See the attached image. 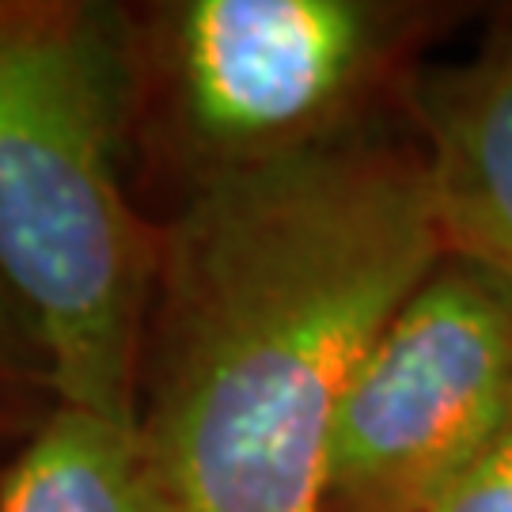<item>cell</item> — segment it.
<instances>
[{
	"label": "cell",
	"mask_w": 512,
	"mask_h": 512,
	"mask_svg": "<svg viewBox=\"0 0 512 512\" xmlns=\"http://www.w3.org/2000/svg\"><path fill=\"white\" fill-rule=\"evenodd\" d=\"M0 512H183L137 425L57 406L0 475Z\"/></svg>",
	"instance_id": "6"
},
{
	"label": "cell",
	"mask_w": 512,
	"mask_h": 512,
	"mask_svg": "<svg viewBox=\"0 0 512 512\" xmlns=\"http://www.w3.org/2000/svg\"><path fill=\"white\" fill-rule=\"evenodd\" d=\"M406 118L425 156L444 255L512 289V0L490 8L471 54L421 69Z\"/></svg>",
	"instance_id": "5"
},
{
	"label": "cell",
	"mask_w": 512,
	"mask_h": 512,
	"mask_svg": "<svg viewBox=\"0 0 512 512\" xmlns=\"http://www.w3.org/2000/svg\"><path fill=\"white\" fill-rule=\"evenodd\" d=\"M35 342V334H31V323H27V315L19 311L16 296L8 293V285L0 281V395L8 391V387L19 380V372L27 365V357H23V342ZM38 349V342H35ZM42 353V349H38ZM23 384V380H19Z\"/></svg>",
	"instance_id": "8"
},
{
	"label": "cell",
	"mask_w": 512,
	"mask_h": 512,
	"mask_svg": "<svg viewBox=\"0 0 512 512\" xmlns=\"http://www.w3.org/2000/svg\"><path fill=\"white\" fill-rule=\"evenodd\" d=\"M433 512H512V425Z\"/></svg>",
	"instance_id": "7"
},
{
	"label": "cell",
	"mask_w": 512,
	"mask_h": 512,
	"mask_svg": "<svg viewBox=\"0 0 512 512\" xmlns=\"http://www.w3.org/2000/svg\"><path fill=\"white\" fill-rule=\"evenodd\" d=\"M440 255L410 126L183 198L137 391V433L179 509L319 512L338 403Z\"/></svg>",
	"instance_id": "1"
},
{
	"label": "cell",
	"mask_w": 512,
	"mask_h": 512,
	"mask_svg": "<svg viewBox=\"0 0 512 512\" xmlns=\"http://www.w3.org/2000/svg\"><path fill=\"white\" fill-rule=\"evenodd\" d=\"M459 0H171L133 19L137 110L186 198L247 171L406 129Z\"/></svg>",
	"instance_id": "3"
},
{
	"label": "cell",
	"mask_w": 512,
	"mask_h": 512,
	"mask_svg": "<svg viewBox=\"0 0 512 512\" xmlns=\"http://www.w3.org/2000/svg\"><path fill=\"white\" fill-rule=\"evenodd\" d=\"M512 425V289L440 255L338 403L319 512H433Z\"/></svg>",
	"instance_id": "4"
},
{
	"label": "cell",
	"mask_w": 512,
	"mask_h": 512,
	"mask_svg": "<svg viewBox=\"0 0 512 512\" xmlns=\"http://www.w3.org/2000/svg\"><path fill=\"white\" fill-rule=\"evenodd\" d=\"M133 19L88 0H0V281L57 406L137 425L164 224L126 190Z\"/></svg>",
	"instance_id": "2"
}]
</instances>
